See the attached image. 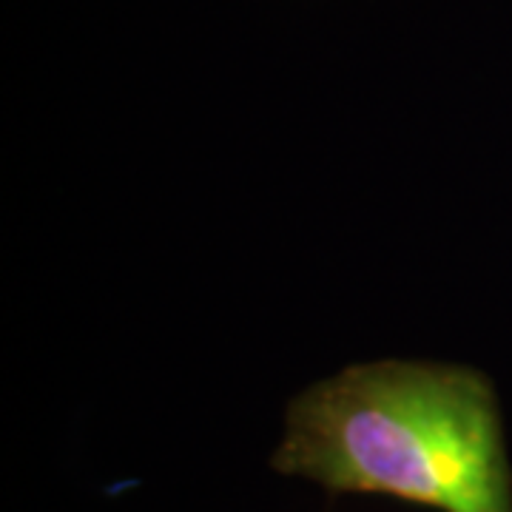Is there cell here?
Listing matches in <instances>:
<instances>
[{
  "label": "cell",
  "instance_id": "6da1fadb",
  "mask_svg": "<svg viewBox=\"0 0 512 512\" xmlns=\"http://www.w3.org/2000/svg\"><path fill=\"white\" fill-rule=\"evenodd\" d=\"M271 467L330 493L512 512L498 393L470 365L379 359L313 382L285 410Z\"/></svg>",
  "mask_w": 512,
  "mask_h": 512
}]
</instances>
